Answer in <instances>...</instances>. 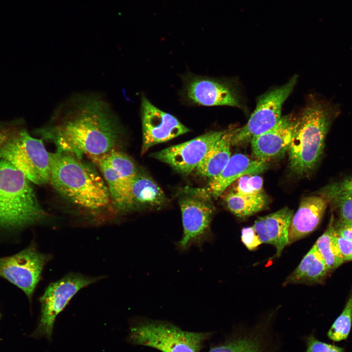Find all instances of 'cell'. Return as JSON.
I'll list each match as a JSON object with an SVG mask.
<instances>
[{
  "mask_svg": "<svg viewBox=\"0 0 352 352\" xmlns=\"http://www.w3.org/2000/svg\"><path fill=\"white\" fill-rule=\"evenodd\" d=\"M30 182L10 163L0 160V229L20 230L46 219Z\"/></svg>",
  "mask_w": 352,
  "mask_h": 352,
  "instance_id": "4",
  "label": "cell"
},
{
  "mask_svg": "<svg viewBox=\"0 0 352 352\" xmlns=\"http://www.w3.org/2000/svg\"><path fill=\"white\" fill-rule=\"evenodd\" d=\"M208 336V333L185 331L167 323L147 321L131 327L129 337L134 344L162 352H200Z\"/></svg>",
  "mask_w": 352,
  "mask_h": 352,
  "instance_id": "7",
  "label": "cell"
},
{
  "mask_svg": "<svg viewBox=\"0 0 352 352\" xmlns=\"http://www.w3.org/2000/svg\"><path fill=\"white\" fill-rule=\"evenodd\" d=\"M223 200L228 209L240 218H245L264 209L267 204L265 194L246 195L233 191L226 193Z\"/></svg>",
  "mask_w": 352,
  "mask_h": 352,
  "instance_id": "23",
  "label": "cell"
},
{
  "mask_svg": "<svg viewBox=\"0 0 352 352\" xmlns=\"http://www.w3.org/2000/svg\"><path fill=\"white\" fill-rule=\"evenodd\" d=\"M305 352H345V349L335 345L323 342L311 335L306 339Z\"/></svg>",
  "mask_w": 352,
  "mask_h": 352,
  "instance_id": "28",
  "label": "cell"
},
{
  "mask_svg": "<svg viewBox=\"0 0 352 352\" xmlns=\"http://www.w3.org/2000/svg\"><path fill=\"white\" fill-rule=\"evenodd\" d=\"M166 200L158 184L147 174L138 171L130 184L126 210L160 207Z\"/></svg>",
  "mask_w": 352,
  "mask_h": 352,
  "instance_id": "19",
  "label": "cell"
},
{
  "mask_svg": "<svg viewBox=\"0 0 352 352\" xmlns=\"http://www.w3.org/2000/svg\"><path fill=\"white\" fill-rule=\"evenodd\" d=\"M211 198L208 190L203 188L188 187L181 191L178 201L183 232L176 243L180 250L193 245L201 246L212 240L210 226L215 207Z\"/></svg>",
  "mask_w": 352,
  "mask_h": 352,
  "instance_id": "6",
  "label": "cell"
},
{
  "mask_svg": "<svg viewBox=\"0 0 352 352\" xmlns=\"http://www.w3.org/2000/svg\"><path fill=\"white\" fill-rule=\"evenodd\" d=\"M211 131L185 142L153 153L151 156L188 175L195 170L206 153L225 132Z\"/></svg>",
  "mask_w": 352,
  "mask_h": 352,
  "instance_id": "12",
  "label": "cell"
},
{
  "mask_svg": "<svg viewBox=\"0 0 352 352\" xmlns=\"http://www.w3.org/2000/svg\"><path fill=\"white\" fill-rule=\"evenodd\" d=\"M142 154L151 147L169 141L190 131L174 115L154 105L145 96L141 102Z\"/></svg>",
  "mask_w": 352,
  "mask_h": 352,
  "instance_id": "13",
  "label": "cell"
},
{
  "mask_svg": "<svg viewBox=\"0 0 352 352\" xmlns=\"http://www.w3.org/2000/svg\"><path fill=\"white\" fill-rule=\"evenodd\" d=\"M339 106L312 97L297 117L287 152L289 168L298 176L308 174L322 155L325 139Z\"/></svg>",
  "mask_w": 352,
  "mask_h": 352,
  "instance_id": "3",
  "label": "cell"
},
{
  "mask_svg": "<svg viewBox=\"0 0 352 352\" xmlns=\"http://www.w3.org/2000/svg\"><path fill=\"white\" fill-rule=\"evenodd\" d=\"M88 157L102 173L113 202L126 210L130 184L138 172L132 160L117 149Z\"/></svg>",
  "mask_w": 352,
  "mask_h": 352,
  "instance_id": "11",
  "label": "cell"
},
{
  "mask_svg": "<svg viewBox=\"0 0 352 352\" xmlns=\"http://www.w3.org/2000/svg\"><path fill=\"white\" fill-rule=\"evenodd\" d=\"M335 235L336 241L344 262L352 261V240L342 238L335 234Z\"/></svg>",
  "mask_w": 352,
  "mask_h": 352,
  "instance_id": "31",
  "label": "cell"
},
{
  "mask_svg": "<svg viewBox=\"0 0 352 352\" xmlns=\"http://www.w3.org/2000/svg\"><path fill=\"white\" fill-rule=\"evenodd\" d=\"M122 128L110 104L98 94H75L54 110L47 123L35 131L53 143L56 152L82 158L116 149Z\"/></svg>",
  "mask_w": 352,
  "mask_h": 352,
  "instance_id": "1",
  "label": "cell"
},
{
  "mask_svg": "<svg viewBox=\"0 0 352 352\" xmlns=\"http://www.w3.org/2000/svg\"><path fill=\"white\" fill-rule=\"evenodd\" d=\"M101 279V277H89L73 272L48 285L40 298L41 315L34 336L51 340L57 316L78 291Z\"/></svg>",
  "mask_w": 352,
  "mask_h": 352,
  "instance_id": "8",
  "label": "cell"
},
{
  "mask_svg": "<svg viewBox=\"0 0 352 352\" xmlns=\"http://www.w3.org/2000/svg\"><path fill=\"white\" fill-rule=\"evenodd\" d=\"M182 94L188 102L197 105L241 107L236 93L227 83L207 76L186 75L183 78Z\"/></svg>",
  "mask_w": 352,
  "mask_h": 352,
  "instance_id": "14",
  "label": "cell"
},
{
  "mask_svg": "<svg viewBox=\"0 0 352 352\" xmlns=\"http://www.w3.org/2000/svg\"><path fill=\"white\" fill-rule=\"evenodd\" d=\"M0 159L21 171L37 185L49 183L50 153L43 138L32 137L23 121H0Z\"/></svg>",
  "mask_w": 352,
  "mask_h": 352,
  "instance_id": "5",
  "label": "cell"
},
{
  "mask_svg": "<svg viewBox=\"0 0 352 352\" xmlns=\"http://www.w3.org/2000/svg\"><path fill=\"white\" fill-rule=\"evenodd\" d=\"M327 201L316 195L303 198L293 215L289 226V244L312 232L320 224L327 207Z\"/></svg>",
  "mask_w": 352,
  "mask_h": 352,
  "instance_id": "18",
  "label": "cell"
},
{
  "mask_svg": "<svg viewBox=\"0 0 352 352\" xmlns=\"http://www.w3.org/2000/svg\"><path fill=\"white\" fill-rule=\"evenodd\" d=\"M50 259V254L41 252L33 242L15 254L0 257V277L21 289L31 303L43 269Z\"/></svg>",
  "mask_w": 352,
  "mask_h": 352,
  "instance_id": "10",
  "label": "cell"
},
{
  "mask_svg": "<svg viewBox=\"0 0 352 352\" xmlns=\"http://www.w3.org/2000/svg\"><path fill=\"white\" fill-rule=\"evenodd\" d=\"M241 240L249 250H254L261 244L258 236L253 226L243 228L241 231Z\"/></svg>",
  "mask_w": 352,
  "mask_h": 352,
  "instance_id": "29",
  "label": "cell"
},
{
  "mask_svg": "<svg viewBox=\"0 0 352 352\" xmlns=\"http://www.w3.org/2000/svg\"><path fill=\"white\" fill-rule=\"evenodd\" d=\"M293 211L287 207L259 217L252 226L262 243L273 245L277 258L289 245L288 234Z\"/></svg>",
  "mask_w": 352,
  "mask_h": 352,
  "instance_id": "16",
  "label": "cell"
},
{
  "mask_svg": "<svg viewBox=\"0 0 352 352\" xmlns=\"http://www.w3.org/2000/svg\"><path fill=\"white\" fill-rule=\"evenodd\" d=\"M297 81L293 77L285 85L262 95L247 123L242 127L235 129L232 145L250 141L255 136L273 128L281 119L283 105L292 91Z\"/></svg>",
  "mask_w": 352,
  "mask_h": 352,
  "instance_id": "9",
  "label": "cell"
},
{
  "mask_svg": "<svg viewBox=\"0 0 352 352\" xmlns=\"http://www.w3.org/2000/svg\"><path fill=\"white\" fill-rule=\"evenodd\" d=\"M209 352H267L262 338L250 334L233 337L212 348Z\"/></svg>",
  "mask_w": 352,
  "mask_h": 352,
  "instance_id": "25",
  "label": "cell"
},
{
  "mask_svg": "<svg viewBox=\"0 0 352 352\" xmlns=\"http://www.w3.org/2000/svg\"><path fill=\"white\" fill-rule=\"evenodd\" d=\"M316 195L327 201L339 219L352 220V176L325 186Z\"/></svg>",
  "mask_w": 352,
  "mask_h": 352,
  "instance_id": "22",
  "label": "cell"
},
{
  "mask_svg": "<svg viewBox=\"0 0 352 352\" xmlns=\"http://www.w3.org/2000/svg\"><path fill=\"white\" fill-rule=\"evenodd\" d=\"M334 221V216L331 215L326 230L314 244L330 271L336 269L344 263L335 239Z\"/></svg>",
  "mask_w": 352,
  "mask_h": 352,
  "instance_id": "24",
  "label": "cell"
},
{
  "mask_svg": "<svg viewBox=\"0 0 352 352\" xmlns=\"http://www.w3.org/2000/svg\"><path fill=\"white\" fill-rule=\"evenodd\" d=\"M334 232L342 238L352 240V220L339 219L334 221Z\"/></svg>",
  "mask_w": 352,
  "mask_h": 352,
  "instance_id": "30",
  "label": "cell"
},
{
  "mask_svg": "<svg viewBox=\"0 0 352 352\" xmlns=\"http://www.w3.org/2000/svg\"><path fill=\"white\" fill-rule=\"evenodd\" d=\"M50 156L49 183L64 198L91 211L110 203L108 188L92 165L67 153H50Z\"/></svg>",
  "mask_w": 352,
  "mask_h": 352,
  "instance_id": "2",
  "label": "cell"
},
{
  "mask_svg": "<svg viewBox=\"0 0 352 352\" xmlns=\"http://www.w3.org/2000/svg\"><path fill=\"white\" fill-rule=\"evenodd\" d=\"M0 317H1V314H0Z\"/></svg>",
  "mask_w": 352,
  "mask_h": 352,
  "instance_id": "32",
  "label": "cell"
},
{
  "mask_svg": "<svg viewBox=\"0 0 352 352\" xmlns=\"http://www.w3.org/2000/svg\"><path fill=\"white\" fill-rule=\"evenodd\" d=\"M297 120L293 114L282 117L273 128L252 138L251 147L256 159L267 162L287 151Z\"/></svg>",
  "mask_w": 352,
  "mask_h": 352,
  "instance_id": "15",
  "label": "cell"
},
{
  "mask_svg": "<svg viewBox=\"0 0 352 352\" xmlns=\"http://www.w3.org/2000/svg\"><path fill=\"white\" fill-rule=\"evenodd\" d=\"M329 272L322 256L313 245L297 267L286 278L283 286L321 283Z\"/></svg>",
  "mask_w": 352,
  "mask_h": 352,
  "instance_id": "20",
  "label": "cell"
},
{
  "mask_svg": "<svg viewBox=\"0 0 352 352\" xmlns=\"http://www.w3.org/2000/svg\"><path fill=\"white\" fill-rule=\"evenodd\" d=\"M352 324V291L340 315L332 324L327 333L328 338L334 342L347 339Z\"/></svg>",
  "mask_w": 352,
  "mask_h": 352,
  "instance_id": "26",
  "label": "cell"
},
{
  "mask_svg": "<svg viewBox=\"0 0 352 352\" xmlns=\"http://www.w3.org/2000/svg\"><path fill=\"white\" fill-rule=\"evenodd\" d=\"M267 168L266 162L236 154L230 157L221 172L210 179L207 190L213 198H218L240 177L246 175H259Z\"/></svg>",
  "mask_w": 352,
  "mask_h": 352,
  "instance_id": "17",
  "label": "cell"
},
{
  "mask_svg": "<svg viewBox=\"0 0 352 352\" xmlns=\"http://www.w3.org/2000/svg\"><path fill=\"white\" fill-rule=\"evenodd\" d=\"M233 191L246 195L264 194L263 191V180L258 175H244L236 181Z\"/></svg>",
  "mask_w": 352,
  "mask_h": 352,
  "instance_id": "27",
  "label": "cell"
},
{
  "mask_svg": "<svg viewBox=\"0 0 352 352\" xmlns=\"http://www.w3.org/2000/svg\"><path fill=\"white\" fill-rule=\"evenodd\" d=\"M234 130H226L206 153L195 170L198 175L211 179L223 169L231 157L230 147Z\"/></svg>",
  "mask_w": 352,
  "mask_h": 352,
  "instance_id": "21",
  "label": "cell"
}]
</instances>
